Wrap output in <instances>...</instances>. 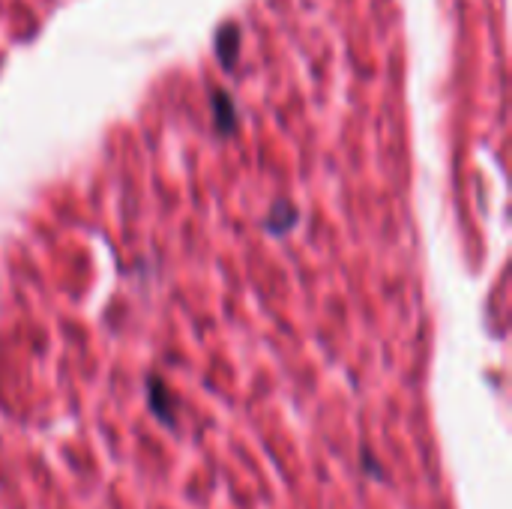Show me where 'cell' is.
<instances>
[{
	"mask_svg": "<svg viewBox=\"0 0 512 509\" xmlns=\"http://www.w3.org/2000/svg\"><path fill=\"white\" fill-rule=\"evenodd\" d=\"M297 225V210L288 204V201H279L273 210H270V219H267V231L273 234H288L291 228Z\"/></svg>",
	"mask_w": 512,
	"mask_h": 509,
	"instance_id": "cell-4",
	"label": "cell"
},
{
	"mask_svg": "<svg viewBox=\"0 0 512 509\" xmlns=\"http://www.w3.org/2000/svg\"><path fill=\"white\" fill-rule=\"evenodd\" d=\"M147 399H150V408L153 414L165 423V426H174V396L168 393V387L159 381V378H147Z\"/></svg>",
	"mask_w": 512,
	"mask_h": 509,
	"instance_id": "cell-1",
	"label": "cell"
},
{
	"mask_svg": "<svg viewBox=\"0 0 512 509\" xmlns=\"http://www.w3.org/2000/svg\"><path fill=\"white\" fill-rule=\"evenodd\" d=\"M237 54H240V30H237V24L219 27V33H216V57H219V63L231 69L237 63Z\"/></svg>",
	"mask_w": 512,
	"mask_h": 509,
	"instance_id": "cell-2",
	"label": "cell"
},
{
	"mask_svg": "<svg viewBox=\"0 0 512 509\" xmlns=\"http://www.w3.org/2000/svg\"><path fill=\"white\" fill-rule=\"evenodd\" d=\"M213 117H216V129L219 132H231L234 129V123H237V111H234V102H231V96L228 93H222V90H216L213 93Z\"/></svg>",
	"mask_w": 512,
	"mask_h": 509,
	"instance_id": "cell-3",
	"label": "cell"
}]
</instances>
